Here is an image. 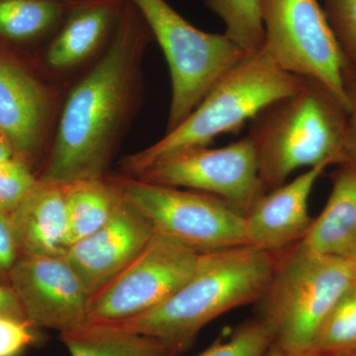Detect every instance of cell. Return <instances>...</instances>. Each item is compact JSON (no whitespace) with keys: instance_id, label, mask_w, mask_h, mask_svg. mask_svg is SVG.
Listing matches in <instances>:
<instances>
[{"instance_id":"obj_1","label":"cell","mask_w":356,"mask_h":356,"mask_svg":"<svg viewBox=\"0 0 356 356\" xmlns=\"http://www.w3.org/2000/svg\"><path fill=\"white\" fill-rule=\"evenodd\" d=\"M103 57L70 91L58 120L42 184L65 185L104 177L137 102L142 58L154 39L125 0Z\"/></svg>"},{"instance_id":"obj_2","label":"cell","mask_w":356,"mask_h":356,"mask_svg":"<svg viewBox=\"0 0 356 356\" xmlns=\"http://www.w3.org/2000/svg\"><path fill=\"white\" fill-rule=\"evenodd\" d=\"M278 255L248 245L199 254L193 273L170 298L147 313L113 323L153 337L177 356L220 316L259 302Z\"/></svg>"},{"instance_id":"obj_3","label":"cell","mask_w":356,"mask_h":356,"mask_svg":"<svg viewBox=\"0 0 356 356\" xmlns=\"http://www.w3.org/2000/svg\"><path fill=\"white\" fill-rule=\"evenodd\" d=\"M348 109L322 83L304 79L292 95L267 105L250 122L264 191L300 168L346 163Z\"/></svg>"},{"instance_id":"obj_4","label":"cell","mask_w":356,"mask_h":356,"mask_svg":"<svg viewBox=\"0 0 356 356\" xmlns=\"http://www.w3.org/2000/svg\"><path fill=\"white\" fill-rule=\"evenodd\" d=\"M303 81L281 70L264 48L248 54L217 81L184 122L152 146L124 159L122 168L128 177H136L170 154L207 147L219 136L238 133L267 105L296 92Z\"/></svg>"},{"instance_id":"obj_5","label":"cell","mask_w":356,"mask_h":356,"mask_svg":"<svg viewBox=\"0 0 356 356\" xmlns=\"http://www.w3.org/2000/svg\"><path fill=\"white\" fill-rule=\"evenodd\" d=\"M356 261L312 252L301 243L280 252L255 317L284 350H312L332 308L355 284Z\"/></svg>"},{"instance_id":"obj_6","label":"cell","mask_w":356,"mask_h":356,"mask_svg":"<svg viewBox=\"0 0 356 356\" xmlns=\"http://www.w3.org/2000/svg\"><path fill=\"white\" fill-rule=\"evenodd\" d=\"M165 54L172 79L166 132L177 128L211 88L248 54L226 35L194 27L165 0H130Z\"/></svg>"},{"instance_id":"obj_7","label":"cell","mask_w":356,"mask_h":356,"mask_svg":"<svg viewBox=\"0 0 356 356\" xmlns=\"http://www.w3.org/2000/svg\"><path fill=\"white\" fill-rule=\"evenodd\" d=\"M115 180L122 197L146 218L154 234L198 254L248 245L243 215L217 196L128 177Z\"/></svg>"},{"instance_id":"obj_8","label":"cell","mask_w":356,"mask_h":356,"mask_svg":"<svg viewBox=\"0 0 356 356\" xmlns=\"http://www.w3.org/2000/svg\"><path fill=\"white\" fill-rule=\"evenodd\" d=\"M261 8L269 57L284 72L322 83L348 111L346 60L318 0H261Z\"/></svg>"},{"instance_id":"obj_9","label":"cell","mask_w":356,"mask_h":356,"mask_svg":"<svg viewBox=\"0 0 356 356\" xmlns=\"http://www.w3.org/2000/svg\"><path fill=\"white\" fill-rule=\"evenodd\" d=\"M132 178L211 194L243 215L266 193L259 179L257 151L248 136L219 149H182L159 159Z\"/></svg>"},{"instance_id":"obj_10","label":"cell","mask_w":356,"mask_h":356,"mask_svg":"<svg viewBox=\"0 0 356 356\" xmlns=\"http://www.w3.org/2000/svg\"><path fill=\"white\" fill-rule=\"evenodd\" d=\"M198 257L191 248L154 234L137 259L91 297L89 321L121 322L152 310L189 280Z\"/></svg>"},{"instance_id":"obj_11","label":"cell","mask_w":356,"mask_h":356,"mask_svg":"<svg viewBox=\"0 0 356 356\" xmlns=\"http://www.w3.org/2000/svg\"><path fill=\"white\" fill-rule=\"evenodd\" d=\"M9 284L38 329L64 332L89 322L91 297L65 257H20Z\"/></svg>"},{"instance_id":"obj_12","label":"cell","mask_w":356,"mask_h":356,"mask_svg":"<svg viewBox=\"0 0 356 356\" xmlns=\"http://www.w3.org/2000/svg\"><path fill=\"white\" fill-rule=\"evenodd\" d=\"M154 234L146 218L123 199L113 218L72 243L65 259L92 297L137 259Z\"/></svg>"},{"instance_id":"obj_13","label":"cell","mask_w":356,"mask_h":356,"mask_svg":"<svg viewBox=\"0 0 356 356\" xmlns=\"http://www.w3.org/2000/svg\"><path fill=\"white\" fill-rule=\"evenodd\" d=\"M327 166L309 168L257 198L243 215L248 245L278 254L302 242L314 220L309 214V199Z\"/></svg>"},{"instance_id":"obj_14","label":"cell","mask_w":356,"mask_h":356,"mask_svg":"<svg viewBox=\"0 0 356 356\" xmlns=\"http://www.w3.org/2000/svg\"><path fill=\"white\" fill-rule=\"evenodd\" d=\"M55 95L22 65L0 55V131L30 165L43 146Z\"/></svg>"},{"instance_id":"obj_15","label":"cell","mask_w":356,"mask_h":356,"mask_svg":"<svg viewBox=\"0 0 356 356\" xmlns=\"http://www.w3.org/2000/svg\"><path fill=\"white\" fill-rule=\"evenodd\" d=\"M10 218L20 257H65L70 240L63 185L38 180Z\"/></svg>"},{"instance_id":"obj_16","label":"cell","mask_w":356,"mask_h":356,"mask_svg":"<svg viewBox=\"0 0 356 356\" xmlns=\"http://www.w3.org/2000/svg\"><path fill=\"white\" fill-rule=\"evenodd\" d=\"M332 184L324 209L300 243L317 254L356 261V165H341Z\"/></svg>"},{"instance_id":"obj_17","label":"cell","mask_w":356,"mask_h":356,"mask_svg":"<svg viewBox=\"0 0 356 356\" xmlns=\"http://www.w3.org/2000/svg\"><path fill=\"white\" fill-rule=\"evenodd\" d=\"M124 2L81 0L72 3L74 10L47 51V65L55 70H67L88 60L114 29Z\"/></svg>"},{"instance_id":"obj_18","label":"cell","mask_w":356,"mask_h":356,"mask_svg":"<svg viewBox=\"0 0 356 356\" xmlns=\"http://www.w3.org/2000/svg\"><path fill=\"white\" fill-rule=\"evenodd\" d=\"M70 247L102 229L113 218L123 197L116 180L90 178L63 185Z\"/></svg>"},{"instance_id":"obj_19","label":"cell","mask_w":356,"mask_h":356,"mask_svg":"<svg viewBox=\"0 0 356 356\" xmlns=\"http://www.w3.org/2000/svg\"><path fill=\"white\" fill-rule=\"evenodd\" d=\"M60 337L70 356H172L156 339L118 323L89 321Z\"/></svg>"},{"instance_id":"obj_20","label":"cell","mask_w":356,"mask_h":356,"mask_svg":"<svg viewBox=\"0 0 356 356\" xmlns=\"http://www.w3.org/2000/svg\"><path fill=\"white\" fill-rule=\"evenodd\" d=\"M226 25L227 38L247 54L261 50L264 27L261 0H202Z\"/></svg>"},{"instance_id":"obj_21","label":"cell","mask_w":356,"mask_h":356,"mask_svg":"<svg viewBox=\"0 0 356 356\" xmlns=\"http://www.w3.org/2000/svg\"><path fill=\"white\" fill-rule=\"evenodd\" d=\"M62 13V6L51 0H0V35L11 40L38 36Z\"/></svg>"},{"instance_id":"obj_22","label":"cell","mask_w":356,"mask_h":356,"mask_svg":"<svg viewBox=\"0 0 356 356\" xmlns=\"http://www.w3.org/2000/svg\"><path fill=\"white\" fill-rule=\"evenodd\" d=\"M313 350L325 356H343L356 350V286L353 285L325 318Z\"/></svg>"},{"instance_id":"obj_23","label":"cell","mask_w":356,"mask_h":356,"mask_svg":"<svg viewBox=\"0 0 356 356\" xmlns=\"http://www.w3.org/2000/svg\"><path fill=\"white\" fill-rule=\"evenodd\" d=\"M273 343L270 330L254 317L238 325L229 339L216 341L197 356H264Z\"/></svg>"},{"instance_id":"obj_24","label":"cell","mask_w":356,"mask_h":356,"mask_svg":"<svg viewBox=\"0 0 356 356\" xmlns=\"http://www.w3.org/2000/svg\"><path fill=\"white\" fill-rule=\"evenodd\" d=\"M38 184L30 165L11 158L0 161V212L11 215Z\"/></svg>"},{"instance_id":"obj_25","label":"cell","mask_w":356,"mask_h":356,"mask_svg":"<svg viewBox=\"0 0 356 356\" xmlns=\"http://www.w3.org/2000/svg\"><path fill=\"white\" fill-rule=\"evenodd\" d=\"M325 13L346 63L356 65V0H327Z\"/></svg>"},{"instance_id":"obj_26","label":"cell","mask_w":356,"mask_h":356,"mask_svg":"<svg viewBox=\"0 0 356 356\" xmlns=\"http://www.w3.org/2000/svg\"><path fill=\"white\" fill-rule=\"evenodd\" d=\"M38 327L28 320L0 315V356H21L41 343Z\"/></svg>"},{"instance_id":"obj_27","label":"cell","mask_w":356,"mask_h":356,"mask_svg":"<svg viewBox=\"0 0 356 356\" xmlns=\"http://www.w3.org/2000/svg\"><path fill=\"white\" fill-rule=\"evenodd\" d=\"M19 257L10 215L0 212V282L9 284V274Z\"/></svg>"},{"instance_id":"obj_28","label":"cell","mask_w":356,"mask_h":356,"mask_svg":"<svg viewBox=\"0 0 356 356\" xmlns=\"http://www.w3.org/2000/svg\"><path fill=\"white\" fill-rule=\"evenodd\" d=\"M343 83L348 103L346 163L356 165V65L346 63L343 70Z\"/></svg>"},{"instance_id":"obj_29","label":"cell","mask_w":356,"mask_h":356,"mask_svg":"<svg viewBox=\"0 0 356 356\" xmlns=\"http://www.w3.org/2000/svg\"><path fill=\"white\" fill-rule=\"evenodd\" d=\"M0 315L27 320L13 288L3 282H0Z\"/></svg>"},{"instance_id":"obj_30","label":"cell","mask_w":356,"mask_h":356,"mask_svg":"<svg viewBox=\"0 0 356 356\" xmlns=\"http://www.w3.org/2000/svg\"><path fill=\"white\" fill-rule=\"evenodd\" d=\"M264 356H325L316 350L293 351L284 350L276 344H271Z\"/></svg>"},{"instance_id":"obj_31","label":"cell","mask_w":356,"mask_h":356,"mask_svg":"<svg viewBox=\"0 0 356 356\" xmlns=\"http://www.w3.org/2000/svg\"><path fill=\"white\" fill-rule=\"evenodd\" d=\"M14 149L6 135L0 131V161L14 158Z\"/></svg>"},{"instance_id":"obj_32","label":"cell","mask_w":356,"mask_h":356,"mask_svg":"<svg viewBox=\"0 0 356 356\" xmlns=\"http://www.w3.org/2000/svg\"><path fill=\"white\" fill-rule=\"evenodd\" d=\"M63 1L67 2V3L72 4L76 3V2L81 1V0H63Z\"/></svg>"},{"instance_id":"obj_33","label":"cell","mask_w":356,"mask_h":356,"mask_svg":"<svg viewBox=\"0 0 356 356\" xmlns=\"http://www.w3.org/2000/svg\"><path fill=\"white\" fill-rule=\"evenodd\" d=\"M343 356H356V353H350V355H346Z\"/></svg>"},{"instance_id":"obj_34","label":"cell","mask_w":356,"mask_h":356,"mask_svg":"<svg viewBox=\"0 0 356 356\" xmlns=\"http://www.w3.org/2000/svg\"><path fill=\"white\" fill-rule=\"evenodd\" d=\"M353 353H356V350H355V351H353ZM348 355H350V353H348Z\"/></svg>"}]
</instances>
